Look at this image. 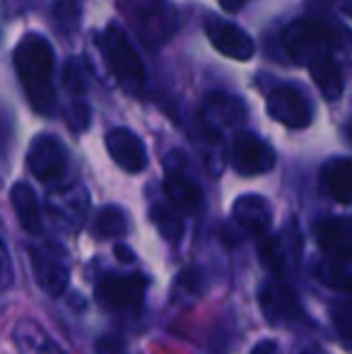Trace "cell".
<instances>
[{
	"mask_svg": "<svg viewBox=\"0 0 352 354\" xmlns=\"http://www.w3.org/2000/svg\"><path fill=\"white\" fill-rule=\"evenodd\" d=\"M232 219H234L237 227L244 234H249V236H263L272 224L270 203H268L263 196H254V193L241 196L234 201Z\"/></svg>",
	"mask_w": 352,
	"mask_h": 354,
	"instance_id": "obj_12",
	"label": "cell"
},
{
	"mask_svg": "<svg viewBox=\"0 0 352 354\" xmlns=\"http://www.w3.org/2000/svg\"><path fill=\"white\" fill-rule=\"evenodd\" d=\"M113 253H116L118 261H126V263H133V261H136V256H133L131 248L121 246V243H116V248H113Z\"/></svg>",
	"mask_w": 352,
	"mask_h": 354,
	"instance_id": "obj_33",
	"label": "cell"
},
{
	"mask_svg": "<svg viewBox=\"0 0 352 354\" xmlns=\"http://www.w3.org/2000/svg\"><path fill=\"white\" fill-rule=\"evenodd\" d=\"M29 258H32V270L39 287L48 297H61L68 287V280H71V270H68L63 251L53 246H32Z\"/></svg>",
	"mask_w": 352,
	"mask_h": 354,
	"instance_id": "obj_8",
	"label": "cell"
},
{
	"mask_svg": "<svg viewBox=\"0 0 352 354\" xmlns=\"http://www.w3.org/2000/svg\"><path fill=\"white\" fill-rule=\"evenodd\" d=\"M201 275H198V270H193V268H188V270H183L181 275L176 277V284H174V294H186V292H191L193 297H198V294L203 292V287H201Z\"/></svg>",
	"mask_w": 352,
	"mask_h": 354,
	"instance_id": "obj_27",
	"label": "cell"
},
{
	"mask_svg": "<svg viewBox=\"0 0 352 354\" xmlns=\"http://www.w3.org/2000/svg\"><path fill=\"white\" fill-rule=\"evenodd\" d=\"M123 17L150 51H157L174 34V12L167 0H118Z\"/></svg>",
	"mask_w": 352,
	"mask_h": 354,
	"instance_id": "obj_2",
	"label": "cell"
},
{
	"mask_svg": "<svg viewBox=\"0 0 352 354\" xmlns=\"http://www.w3.org/2000/svg\"><path fill=\"white\" fill-rule=\"evenodd\" d=\"M261 311H263L266 321L270 326L290 328L297 323L306 321V313L302 308L299 297L295 294V289L285 282H268L261 287L259 292Z\"/></svg>",
	"mask_w": 352,
	"mask_h": 354,
	"instance_id": "obj_6",
	"label": "cell"
},
{
	"mask_svg": "<svg viewBox=\"0 0 352 354\" xmlns=\"http://www.w3.org/2000/svg\"><path fill=\"white\" fill-rule=\"evenodd\" d=\"M34 8V0H3V15L8 19L22 17Z\"/></svg>",
	"mask_w": 352,
	"mask_h": 354,
	"instance_id": "obj_29",
	"label": "cell"
},
{
	"mask_svg": "<svg viewBox=\"0 0 352 354\" xmlns=\"http://www.w3.org/2000/svg\"><path fill=\"white\" fill-rule=\"evenodd\" d=\"M53 48L39 34H27L15 48V71L27 94L29 104L41 116L56 111V87H53Z\"/></svg>",
	"mask_w": 352,
	"mask_h": 354,
	"instance_id": "obj_1",
	"label": "cell"
},
{
	"mask_svg": "<svg viewBox=\"0 0 352 354\" xmlns=\"http://www.w3.org/2000/svg\"><path fill=\"white\" fill-rule=\"evenodd\" d=\"M331 316H333V326L338 328L340 337L345 342H352V287L343 289V297L333 304Z\"/></svg>",
	"mask_w": 352,
	"mask_h": 354,
	"instance_id": "obj_25",
	"label": "cell"
},
{
	"mask_svg": "<svg viewBox=\"0 0 352 354\" xmlns=\"http://www.w3.org/2000/svg\"><path fill=\"white\" fill-rule=\"evenodd\" d=\"M268 116L287 128H306L314 118L309 99L295 87H280L268 97Z\"/></svg>",
	"mask_w": 352,
	"mask_h": 354,
	"instance_id": "obj_10",
	"label": "cell"
},
{
	"mask_svg": "<svg viewBox=\"0 0 352 354\" xmlns=\"http://www.w3.org/2000/svg\"><path fill=\"white\" fill-rule=\"evenodd\" d=\"M324 186L338 203H352V159H335L326 167Z\"/></svg>",
	"mask_w": 352,
	"mask_h": 354,
	"instance_id": "obj_20",
	"label": "cell"
},
{
	"mask_svg": "<svg viewBox=\"0 0 352 354\" xmlns=\"http://www.w3.org/2000/svg\"><path fill=\"white\" fill-rule=\"evenodd\" d=\"M15 342L22 354H61L56 342L32 321H22L15 328Z\"/></svg>",
	"mask_w": 352,
	"mask_h": 354,
	"instance_id": "obj_21",
	"label": "cell"
},
{
	"mask_svg": "<svg viewBox=\"0 0 352 354\" xmlns=\"http://www.w3.org/2000/svg\"><path fill=\"white\" fill-rule=\"evenodd\" d=\"M63 84H66V89L71 94H85L87 89V82H85V68H82L80 61H68L66 63V71H63Z\"/></svg>",
	"mask_w": 352,
	"mask_h": 354,
	"instance_id": "obj_26",
	"label": "cell"
},
{
	"mask_svg": "<svg viewBox=\"0 0 352 354\" xmlns=\"http://www.w3.org/2000/svg\"><path fill=\"white\" fill-rule=\"evenodd\" d=\"M99 48L106 56V63L111 68V73L116 75V80L128 89V92H138L145 82V68L138 56V51L133 48V44L128 41V37L118 27H109L106 32L99 37Z\"/></svg>",
	"mask_w": 352,
	"mask_h": 354,
	"instance_id": "obj_3",
	"label": "cell"
},
{
	"mask_svg": "<svg viewBox=\"0 0 352 354\" xmlns=\"http://www.w3.org/2000/svg\"><path fill=\"white\" fill-rule=\"evenodd\" d=\"M232 167L241 176H259L275 167V152L254 133H239L232 145Z\"/></svg>",
	"mask_w": 352,
	"mask_h": 354,
	"instance_id": "obj_9",
	"label": "cell"
},
{
	"mask_svg": "<svg viewBox=\"0 0 352 354\" xmlns=\"http://www.w3.org/2000/svg\"><path fill=\"white\" fill-rule=\"evenodd\" d=\"M207 39L222 56L234 58V61H249L256 51L249 34L230 22H210L207 24Z\"/></svg>",
	"mask_w": 352,
	"mask_h": 354,
	"instance_id": "obj_14",
	"label": "cell"
},
{
	"mask_svg": "<svg viewBox=\"0 0 352 354\" xmlns=\"http://www.w3.org/2000/svg\"><path fill=\"white\" fill-rule=\"evenodd\" d=\"M106 149L111 159L128 174H140L147 167V152L140 138L128 128H113L106 136Z\"/></svg>",
	"mask_w": 352,
	"mask_h": 354,
	"instance_id": "obj_11",
	"label": "cell"
},
{
	"mask_svg": "<svg viewBox=\"0 0 352 354\" xmlns=\"http://www.w3.org/2000/svg\"><path fill=\"white\" fill-rule=\"evenodd\" d=\"M316 239H319L321 251L326 253L328 261L352 263V219H324L316 229Z\"/></svg>",
	"mask_w": 352,
	"mask_h": 354,
	"instance_id": "obj_13",
	"label": "cell"
},
{
	"mask_svg": "<svg viewBox=\"0 0 352 354\" xmlns=\"http://www.w3.org/2000/svg\"><path fill=\"white\" fill-rule=\"evenodd\" d=\"M302 354H326L324 350H316V347H311V350H304Z\"/></svg>",
	"mask_w": 352,
	"mask_h": 354,
	"instance_id": "obj_36",
	"label": "cell"
},
{
	"mask_svg": "<svg viewBox=\"0 0 352 354\" xmlns=\"http://www.w3.org/2000/svg\"><path fill=\"white\" fill-rule=\"evenodd\" d=\"M282 44L295 61L309 63L314 56L331 51L338 44V29H331L328 24L314 19H299L285 29Z\"/></svg>",
	"mask_w": 352,
	"mask_h": 354,
	"instance_id": "obj_5",
	"label": "cell"
},
{
	"mask_svg": "<svg viewBox=\"0 0 352 354\" xmlns=\"http://www.w3.org/2000/svg\"><path fill=\"white\" fill-rule=\"evenodd\" d=\"M249 0H220V5L227 10V12H239Z\"/></svg>",
	"mask_w": 352,
	"mask_h": 354,
	"instance_id": "obj_34",
	"label": "cell"
},
{
	"mask_svg": "<svg viewBox=\"0 0 352 354\" xmlns=\"http://www.w3.org/2000/svg\"><path fill=\"white\" fill-rule=\"evenodd\" d=\"M150 217L155 222L157 232L167 239L169 243H178L183 236V222H181V214H178L174 207H167V205H152Z\"/></svg>",
	"mask_w": 352,
	"mask_h": 354,
	"instance_id": "obj_23",
	"label": "cell"
},
{
	"mask_svg": "<svg viewBox=\"0 0 352 354\" xmlns=\"http://www.w3.org/2000/svg\"><path fill=\"white\" fill-rule=\"evenodd\" d=\"M299 232L295 227H287L277 236L266 239V243L261 246V261L266 263V268L275 272H287L292 268V263L299 258Z\"/></svg>",
	"mask_w": 352,
	"mask_h": 354,
	"instance_id": "obj_16",
	"label": "cell"
},
{
	"mask_svg": "<svg viewBox=\"0 0 352 354\" xmlns=\"http://www.w3.org/2000/svg\"><path fill=\"white\" fill-rule=\"evenodd\" d=\"M89 126V109L85 104H75V109L71 111V128L73 131H85Z\"/></svg>",
	"mask_w": 352,
	"mask_h": 354,
	"instance_id": "obj_31",
	"label": "cell"
},
{
	"mask_svg": "<svg viewBox=\"0 0 352 354\" xmlns=\"http://www.w3.org/2000/svg\"><path fill=\"white\" fill-rule=\"evenodd\" d=\"M10 201H12L15 214H17L24 232L41 234V207H39L37 193L27 183H15L10 191Z\"/></svg>",
	"mask_w": 352,
	"mask_h": 354,
	"instance_id": "obj_19",
	"label": "cell"
},
{
	"mask_svg": "<svg viewBox=\"0 0 352 354\" xmlns=\"http://www.w3.org/2000/svg\"><path fill=\"white\" fill-rule=\"evenodd\" d=\"M128 232V214L116 205H106L97 212L94 234L102 239H118Z\"/></svg>",
	"mask_w": 352,
	"mask_h": 354,
	"instance_id": "obj_22",
	"label": "cell"
},
{
	"mask_svg": "<svg viewBox=\"0 0 352 354\" xmlns=\"http://www.w3.org/2000/svg\"><path fill=\"white\" fill-rule=\"evenodd\" d=\"M97 354H128L126 345H123L118 337L113 335H104L97 340Z\"/></svg>",
	"mask_w": 352,
	"mask_h": 354,
	"instance_id": "obj_30",
	"label": "cell"
},
{
	"mask_svg": "<svg viewBox=\"0 0 352 354\" xmlns=\"http://www.w3.org/2000/svg\"><path fill=\"white\" fill-rule=\"evenodd\" d=\"M87 191L80 186L58 188L48 196V210L68 229H77L87 214Z\"/></svg>",
	"mask_w": 352,
	"mask_h": 354,
	"instance_id": "obj_15",
	"label": "cell"
},
{
	"mask_svg": "<svg viewBox=\"0 0 352 354\" xmlns=\"http://www.w3.org/2000/svg\"><path fill=\"white\" fill-rule=\"evenodd\" d=\"M165 196L178 214H193L203 205V193L191 178L178 169H169L165 178Z\"/></svg>",
	"mask_w": 352,
	"mask_h": 354,
	"instance_id": "obj_17",
	"label": "cell"
},
{
	"mask_svg": "<svg viewBox=\"0 0 352 354\" xmlns=\"http://www.w3.org/2000/svg\"><path fill=\"white\" fill-rule=\"evenodd\" d=\"M251 354H280V350H277V345L272 340H266V342H259Z\"/></svg>",
	"mask_w": 352,
	"mask_h": 354,
	"instance_id": "obj_32",
	"label": "cell"
},
{
	"mask_svg": "<svg viewBox=\"0 0 352 354\" xmlns=\"http://www.w3.org/2000/svg\"><path fill=\"white\" fill-rule=\"evenodd\" d=\"M306 66H309V73H311V77H314L316 87L321 89V94H324L326 99L335 102V99L343 94V75H340L338 63H335V58L331 56L328 51L314 56Z\"/></svg>",
	"mask_w": 352,
	"mask_h": 354,
	"instance_id": "obj_18",
	"label": "cell"
},
{
	"mask_svg": "<svg viewBox=\"0 0 352 354\" xmlns=\"http://www.w3.org/2000/svg\"><path fill=\"white\" fill-rule=\"evenodd\" d=\"M343 10H345L348 15H352V0H345V3H343Z\"/></svg>",
	"mask_w": 352,
	"mask_h": 354,
	"instance_id": "obj_35",
	"label": "cell"
},
{
	"mask_svg": "<svg viewBox=\"0 0 352 354\" xmlns=\"http://www.w3.org/2000/svg\"><path fill=\"white\" fill-rule=\"evenodd\" d=\"M10 282H12V263H10V253L5 246L3 229H0V289L10 287Z\"/></svg>",
	"mask_w": 352,
	"mask_h": 354,
	"instance_id": "obj_28",
	"label": "cell"
},
{
	"mask_svg": "<svg viewBox=\"0 0 352 354\" xmlns=\"http://www.w3.org/2000/svg\"><path fill=\"white\" fill-rule=\"evenodd\" d=\"M27 167L44 183H53L63 178L68 169V152L63 142L53 136H37L29 145Z\"/></svg>",
	"mask_w": 352,
	"mask_h": 354,
	"instance_id": "obj_7",
	"label": "cell"
},
{
	"mask_svg": "<svg viewBox=\"0 0 352 354\" xmlns=\"http://www.w3.org/2000/svg\"><path fill=\"white\" fill-rule=\"evenodd\" d=\"M147 277L138 275H121V272H106L97 282V301L106 311L123 313V316H138L145 299Z\"/></svg>",
	"mask_w": 352,
	"mask_h": 354,
	"instance_id": "obj_4",
	"label": "cell"
},
{
	"mask_svg": "<svg viewBox=\"0 0 352 354\" xmlns=\"http://www.w3.org/2000/svg\"><path fill=\"white\" fill-rule=\"evenodd\" d=\"M316 277H319L324 284L338 289H350L352 287V263H343V261H328L326 258L319 268H316Z\"/></svg>",
	"mask_w": 352,
	"mask_h": 354,
	"instance_id": "obj_24",
	"label": "cell"
}]
</instances>
